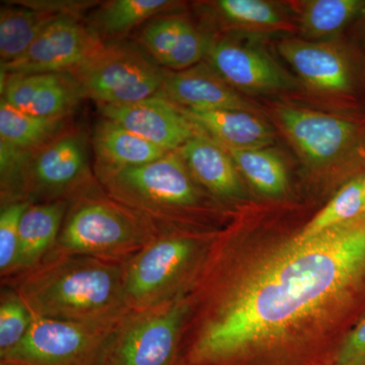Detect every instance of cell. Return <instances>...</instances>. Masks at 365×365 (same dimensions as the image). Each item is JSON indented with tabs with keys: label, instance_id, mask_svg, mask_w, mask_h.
<instances>
[{
	"label": "cell",
	"instance_id": "6da1fadb",
	"mask_svg": "<svg viewBox=\"0 0 365 365\" xmlns=\"http://www.w3.org/2000/svg\"><path fill=\"white\" fill-rule=\"evenodd\" d=\"M188 297L177 365L281 359L365 309V215L250 264L215 240Z\"/></svg>",
	"mask_w": 365,
	"mask_h": 365
},
{
	"label": "cell",
	"instance_id": "7a4b0ae2",
	"mask_svg": "<svg viewBox=\"0 0 365 365\" xmlns=\"http://www.w3.org/2000/svg\"><path fill=\"white\" fill-rule=\"evenodd\" d=\"M124 274L121 262L50 255L37 267L1 285L20 295L33 316L114 329L130 312Z\"/></svg>",
	"mask_w": 365,
	"mask_h": 365
},
{
	"label": "cell",
	"instance_id": "3957f363",
	"mask_svg": "<svg viewBox=\"0 0 365 365\" xmlns=\"http://www.w3.org/2000/svg\"><path fill=\"white\" fill-rule=\"evenodd\" d=\"M0 165L1 206L69 203L98 182L85 134L68 127L32 150L0 153Z\"/></svg>",
	"mask_w": 365,
	"mask_h": 365
},
{
	"label": "cell",
	"instance_id": "277c9868",
	"mask_svg": "<svg viewBox=\"0 0 365 365\" xmlns=\"http://www.w3.org/2000/svg\"><path fill=\"white\" fill-rule=\"evenodd\" d=\"M103 189L160 228H181L209 212L205 189L196 181L178 151L155 162L123 168L93 169Z\"/></svg>",
	"mask_w": 365,
	"mask_h": 365
},
{
	"label": "cell",
	"instance_id": "5b68a950",
	"mask_svg": "<svg viewBox=\"0 0 365 365\" xmlns=\"http://www.w3.org/2000/svg\"><path fill=\"white\" fill-rule=\"evenodd\" d=\"M162 228L112 198L100 182L68 203L51 255H81L126 263Z\"/></svg>",
	"mask_w": 365,
	"mask_h": 365
},
{
	"label": "cell",
	"instance_id": "8992f818",
	"mask_svg": "<svg viewBox=\"0 0 365 365\" xmlns=\"http://www.w3.org/2000/svg\"><path fill=\"white\" fill-rule=\"evenodd\" d=\"M215 239L181 228L160 235L125 263L127 306L141 311L189 294Z\"/></svg>",
	"mask_w": 365,
	"mask_h": 365
},
{
	"label": "cell",
	"instance_id": "52a82bcc",
	"mask_svg": "<svg viewBox=\"0 0 365 365\" xmlns=\"http://www.w3.org/2000/svg\"><path fill=\"white\" fill-rule=\"evenodd\" d=\"M273 115L281 133L309 170L338 168L354 176L365 173V118L288 104L276 105Z\"/></svg>",
	"mask_w": 365,
	"mask_h": 365
},
{
	"label": "cell",
	"instance_id": "ba28073f",
	"mask_svg": "<svg viewBox=\"0 0 365 365\" xmlns=\"http://www.w3.org/2000/svg\"><path fill=\"white\" fill-rule=\"evenodd\" d=\"M188 294L130 311L113 330L100 365H177Z\"/></svg>",
	"mask_w": 365,
	"mask_h": 365
},
{
	"label": "cell",
	"instance_id": "9c48e42d",
	"mask_svg": "<svg viewBox=\"0 0 365 365\" xmlns=\"http://www.w3.org/2000/svg\"><path fill=\"white\" fill-rule=\"evenodd\" d=\"M114 329L34 316L21 342L0 352V365H100Z\"/></svg>",
	"mask_w": 365,
	"mask_h": 365
},
{
	"label": "cell",
	"instance_id": "30bf717a",
	"mask_svg": "<svg viewBox=\"0 0 365 365\" xmlns=\"http://www.w3.org/2000/svg\"><path fill=\"white\" fill-rule=\"evenodd\" d=\"M72 74L97 105L132 104L158 95L163 86V69L131 46L106 45Z\"/></svg>",
	"mask_w": 365,
	"mask_h": 365
},
{
	"label": "cell",
	"instance_id": "8fae6325",
	"mask_svg": "<svg viewBox=\"0 0 365 365\" xmlns=\"http://www.w3.org/2000/svg\"><path fill=\"white\" fill-rule=\"evenodd\" d=\"M104 40L78 16H59L36 38L25 54L1 64L6 74L74 72L97 56Z\"/></svg>",
	"mask_w": 365,
	"mask_h": 365
},
{
	"label": "cell",
	"instance_id": "7c38bea8",
	"mask_svg": "<svg viewBox=\"0 0 365 365\" xmlns=\"http://www.w3.org/2000/svg\"><path fill=\"white\" fill-rule=\"evenodd\" d=\"M278 53L312 90L350 98L356 86V67L349 53L330 41L287 38Z\"/></svg>",
	"mask_w": 365,
	"mask_h": 365
},
{
	"label": "cell",
	"instance_id": "4fadbf2b",
	"mask_svg": "<svg viewBox=\"0 0 365 365\" xmlns=\"http://www.w3.org/2000/svg\"><path fill=\"white\" fill-rule=\"evenodd\" d=\"M204 61L237 93L259 95L292 88V79L267 53L249 43L212 39Z\"/></svg>",
	"mask_w": 365,
	"mask_h": 365
},
{
	"label": "cell",
	"instance_id": "5bb4252c",
	"mask_svg": "<svg viewBox=\"0 0 365 365\" xmlns=\"http://www.w3.org/2000/svg\"><path fill=\"white\" fill-rule=\"evenodd\" d=\"M103 118L172 153L178 151L199 129L179 107L160 93L126 105H97Z\"/></svg>",
	"mask_w": 365,
	"mask_h": 365
},
{
	"label": "cell",
	"instance_id": "9a60e30c",
	"mask_svg": "<svg viewBox=\"0 0 365 365\" xmlns=\"http://www.w3.org/2000/svg\"><path fill=\"white\" fill-rule=\"evenodd\" d=\"M85 98L71 72L6 74L1 72V98L21 111L44 118L69 117Z\"/></svg>",
	"mask_w": 365,
	"mask_h": 365
},
{
	"label": "cell",
	"instance_id": "2e32d148",
	"mask_svg": "<svg viewBox=\"0 0 365 365\" xmlns=\"http://www.w3.org/2000/svg\"><path fill=\"white\" fill-rule=\"evenodd\" d=\"M139 42L168 71H184L206 58L212 39L181 14H160L146 23Z\"/></svg>",
	"mask_w": 365,
	"mask_h": 365
},
{
	"label": "cell",
	"instance_id": "e0dca14e",
	"mask_svg": "<svg viewBox=\"0 0 365 365\" xmlns=\"http://www.w3.org/2000/svg\"><path fill=\"white\" fill-rule=\"evenodd\" d=\"M160 93L182 109L255 112L253 106L228 86L206 62L184 71L163 69V86Z\"/></svg>",
	"mask_w": 365,
	"mask_h": 365
},
{
	"label": "cell",
	"instance_id": "ac0fdd59",
	"mask_svg": "<svg viewBox=\"0 0 365 365\" xmlns=\"http://www.w3.org/2000/svg\"><path fill=\"white\" fill-rule=\"evenodd\" d=\"M187 167L208 194L223 200L244 195L240 172L222 145L198 130L178 150Z\"/></svg>",
	"mask_w": 365,
	"mask_h": 365
},
{
	"label": "cell",
	"instance_id": "d6986e66",
	"mask_svg": "<svg viewBox=\"0 0 365 365\" xmlns=\"http://www.w3.org/2000/svg\"><path fill=\"white\" fill-rule=\"evenodd\" d=\"M180 109L199 130L222 148L254 150L268 148L273 143L272 128L255 112L247 110L194 111L182 108Z\"/></svg>",
	"mask_w": 365,
	"mask_h": 365
},
{
	"label": "cell",
	"instance_id": "ffe728a7",
	"mask_svg": "<svg viewBox=\"0 0 365 365\" xmlns=\"http://www.w3.org/2000/svg\"><path fill=\"white\" fill-rule=\"evenodd\" d=\"M67 208L68 202L63 201L28 206L21 218L18 259L9 279L37 267L51 255L56 246Z\"/></svg>",
	"mask_w": 365,
	"mask_h": 365
},
{
	"label": "cell",
	"instance_id": "44dd1931",
	"mask_svg": "<svg viewBox=\"0 0 365 365\" xmlns=\"http://www.w3.org/2000/svg\"><path fill=\"white\" fill-rule=\"evenodd\" d=\"M200 6L213 21L228 30L257 35L297 31L280 6L266 0H216Z\"/></svg>",
	"mask_w": 365,
	"mask_h": 365
},
{
	"label": "cell",
	"instance_id": "7402d4cb",
	"mask_svg": "<svg viewBox=\"0 0 365 365\" xmlns=\"http://www.w3.org/2000/svg\"><path fill=\"white\" fill-rule=\"evenodd\" d=\"M93 148L96 155L93 169L137 167L169 153L106 118L96 124Z\"/></svg>",
	"mask_w": 365,
	"mask_h": 365
},
{
	"label": "cell",
	"instance_id": "603a6c76",
	"mask_svg": "<svg viewBox=\"0 0 365 365\" xmlns=\"http://www.w3.org/2000/svg\"><path fill=\"white\" fill-rule=\"evenodd\" d=\"M289 6L304 40L327 41L365 16V0H302Z\"/></svg>",
	"mask_w": 365,
	"mask_h": 365
},
{
	"label": "cell",
	"instance_id": "cb8c5ba5",
	"mask_svg": "<svg viewBox=\"0 0 365 365\" xmlns=\"http://www.w3.org/2000/svg\"><path fill=\"white\" fill-rule=\"evenodd\" d=\"M67 118L34 116L1 98L0 153H26L42 145L66 128Z\"/></svg>",
	"mask_w": 365,
	"mask_h": 365
},
{
	"label": "cell",
	"instance_id": "d4e9b609",
	"mask_svg": "<svg viewBox=\"0 0 365 365\" xmlns=\"http://www.w3.org/2000/svg\"><path fill=\"white\" fill-rule=\"evenodd\" d=\"M182 6L173 0H111L91 14L90 26L102 39L118 37L160 14L177 13Z\"/></svg>",
	"mask_w": 365,
	"mask_h": 365
},
{
	"label": "cell",
	"instance_id": "484cf974",
	"mask_svg": "<svg viewBox=\"0 0 365 365\" xmlns=\"http://www.w3.org/2000/svg\"><path fill=\"white\" fill-rule=\"evenodd\" d=\"M57 16H59L21 4L2 6L0 13L1 64L23 56L36 38Z\"/></svg>",
	"mask_w": 365,
	"mask_h": 365
},
{
	"label": "cell",
	"instance_id": "4316f807",
	"mask_svg": "<svg viewBox=\"0 0 365 365\" xmlns=\"http://www.w3.org/2000/svg\"><path fill=\"white\" fill-rule=\"evenodd\" d=\"M225 150L230 153L240 174L257 191L268 197H280L287 193V168L274 151L269 148Z\"/></svg>",
	"mask_w": 365,
	"mask_h": 365
},
{
	"label": "cell",
	"instance_id": "83f0119b",
	"mask_svg": "<svg viewBox=\"0 0 365 365\" xmlns=\"http://www.w3.org/2000/svg\"><path fill=\"white\" fill-rule=\"evenodd\" d=\"M364 182L365 173L350 178L295 237H312L365 215Z\"/></svg>",
	"mask_w": 365,
	"mask_h": 365
},
{
	"label": "cell",
	"instance_id": "f1b7e54d",
	"mask_svg": "<svg viewBox=\"0 0 365 365\" xmlns=\"http://www.w3.org/2000/svg\"><path fill=\"white\" fill-rule=\"evenodd\" d=\"M34 316L11 288L2 287L0 295V352L21 342L32 325Z\"/></svg>",
	"mask_w": 365,
	"mask_h": 365
},
{
	"label": "cell",
	"instance_id": "f546056e",
	"mask_svg": "<svg viewBox=\"0 0 365 365\" xmlns=\"http://www.w3.org/2000/svg\"><path fill=\"white\" fill-rule=\"evenodd\" d=\"M30 203L14 202L1 206L0 212V275L1 281L13 276L20 244V223Z\"/></svg>",
	"mask_w": 365,
	"mask_h": 365
},
{
	"label": "cell",
	"instance_id": "4dcf8cb0",
	"mask_svg": "<svg viewBox=\"0 0 365 365\" xmlns=\"http://www.w3.org/2000/svg\"><path fill=\"white\" fill-rule=\"evenodd\" d=\"M333 365H365V314L345 336Z\"/></svg>",
	"mask_w": 365,
	"mask_h": 365
},
{
	"label": "cell",
	"instance_id": "1f68e13d",
	"mask_svg": "<svg viewBox=\"0 0 365 365\" xmlns=\"http://www.w3.org/2000/svg\"><path fill=\"white\" fill-rule=\"evenodd\" d=\"M364 211H365V182H364Z\"/></svg>",
	"mask_w": 365,
	"mask_h": 365
}]
</instances>
